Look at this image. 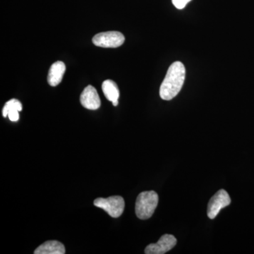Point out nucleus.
I'll list each match as a JSON object with an SVG mask.
<instances>
[{"instance_id": "6", "label": "nucleus", "mask_w": 254, "mask_h": 254, "mask_svg": "<svg viewBox=\"0 0 254 254\" xmlns=\"http://www.w3.org/2000/svg\"><path fill=\"white\" fill-rule=\"evenodd\" d=\"M177 239L172 235H164L156 244H150L145 250L146 254H164L177 245Z\"/></svg>"}, {"instance_id": "7", "label": "nucleus", "mask_w": 254, "mask_h": 254, "mask_svg": "<svg viewBox=\"0 0 254 254\" xmlns=\"http://www.w3.org/2000/svg\"><path fill=\"white\" fill-rule=\"evenodd\" d=\"M80 101L82 106L91 110L99 109L101 104L98 92L92 86H88L85 88L80 97Z\"/></svg>"}, {"instance_id": "13", "label": "nucleus", "mask_w": 254, "mask_h": 254, "mask_svg": "<svg viewBox=\"0 0 254 254\" xmlns=\"http://www.w3.org/2000/svg\"><path fill=\"white\" fill-rule=\"evenodd\" d=\"M19 111L17 110H10L9 113H8V116L9 117V120L11 122H17L18 119H19V115H18Z\"/></svg>"}, {"instance_id": "9", "label": "nucleus", "mask_w": 254, "mask_h": 254, "mask_svg": "<svg viewBox=\"0 0 254 254\" xmlns=\"http://www.w3.org/2000/svg\"><path fill=\"white\" fill-rule=\"evenodd\" d=\"M66 253L63 244L58 241H48L35 250V254H64Z\"/></svg>"}, {"instance_id": "8", "label": "nucleus", "mask_w": 254, "mask_h": 254, "mask_svg": "<svg viewBox=\"0 0 254 254\" xmlns=\"http://www.w3.org/2000/svg\"><path fill=\"white\" fill-rule=\"evenodd\" d=\"M66 71V66L63 62L58 61L52 64L48 73V81L51 86H57L63 81Z\"/></svg>"}, {"instance_id": "1", "label": "nucleus", "mask_w": 254, "mask_h": 254, "mask_svg": "<svg viewBox=\"0 0 254 254\" xmlns=\"http://www.w3.org/2000/svg\"><path fill=\"white\" fill-rule=\"evenodd\" d=\"M186 76L185 65L175 62L170 65L160 88V96L163 100H171L181 91Z\"/></svg>"}, {"instance_id": "4", "label": "nucleus", "mask_w": 254, "mask_h": 254, "mask_svg": "<svg viewBox=\"0 0 254 254\" xmlns=\"http://www.w3.org/2000/svg\"><path fill=\"white\" fill-rule=\"evenodd\" d=\"M125 38L119 31H108L95 35L93 38L95 46L105 48H116L123 46Z\"/></svg>"}, {"instance_id": "12", "label": "nucleus", "mask_w": 254, "mask_h": 254, "mask_svg": "<svg viewBox=\"0 0 254 254\" xmlns=\"http://www.w3.org/2000/svg\"><path fill=\"white\" fill-rule=\"evenodd\" d=\"M173 4L177 9H182L187 6L189 2H190L191 0H172Z\"/></svg>"}, {"instance_id": "14", "label": "nucleus", "mask_w": 254, "mask_h": 254, "mask_svg": "<svg viewBox=\"0 0 254 254\" xmlns=\"http://www.w3.org/2000/svg\"><path fill=\"white\" fill-rule=\"evenodd\" d=\"M113 104L114 106H118V101L113 102Z\"/></svg>"}, {"instance_id": "5", "label": "nucleus", "mask_w": 254, "mask_h": 254, "mask_svg": "<svg viewBox=\"0 0 254 254\" xmlns=\"http://www.w3.org/2000/svg\"><path fill=\"white\" fill-rule=\"evenodd\" d=\"M230 203H231V198L226 190H219L209 201L208 210H207L208 218L210 219L216 218L220 210L230 205Z\"/></svg>"}, {"instance_id": "11", "label": "nucleus", "mask_w": 254, "mask_h": 254, "mask_svg": "<svg viewBox=\"0 0 254 254\" xmlns=\"http://www.w3.org/2000/svg\"><path fill=\"white\" fill-rule=\"evenodd\" d=\"M11 110H17L21 112L22 110V105H21V102L16 99H11L8 101L3 108V117L6 118L8 116V113Z\"/></svg>"}, {"instance_id": "3", "label": "nucleus", "mask_w": 254, "mask_h": 254, "mask_svg": "<svg viewBox=\"0 0 254 254\" xmlns=\"http://www.w3.org/2000/svg\"><path fill=\"white\" fill-rule=\"evenodd\" d=\"M95 206L103 209L113 218H119L125 210V200L120 195H113L108 198H98L94 200Z\"/></svg>"}, {"instance_id": "10", "label": "nucleus", "mask_w": 254, "mask_h": 254, "mask_svg": "<svg viewBox=\"0 0 254 254\" xmlns=\"http://www.w3.org/2000/svg\"><path fill=\"white\" fill-rule=\"evenodd\" d=\"M102 90L107 99L112 103L118 101L120 98V90L117 83L113 80H106L102 85Z\"/></svg>"}, {"instance_id": "2", "label": "nucleus", "mask_w": 254, "mask_h": 254, "mask_svg": "<svg viewBox=\"0 0 254 254\" xmlns=\"http://www.w3.org/2000/svg\"><path fill=\"white\" fill-rule=\"evenodd\" d=\"M158 193L154 190L143 191L137 197L136 201V216L141 220L151 218L158 204Z\"/></svg>"}]
</instances>
